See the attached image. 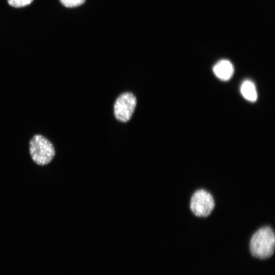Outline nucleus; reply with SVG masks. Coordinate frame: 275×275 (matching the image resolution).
I'll return each instance as SVG.
<instances>
[{
	"mask_svg": "<svg viewBox=\"0 0 275 275\" xmlns=\"http://www.w3.org/2000/svg\"><path fill=\"white\" fill-rule=\"evenodd\" d=\"M29 151L33 160L40 166H45L55 156V149L52 143L40 134L35 135L29 144Z\"/></svg>",
	"mask_w": 275,
	"mask_h": 275,
	"instance_id": "obj_2",
	"label": "nucleus"
},
{
	"mask_svg": "<svg viewBox=\"0 0 275 275\" xmlns=\"http://www.w3.org/2000/svg\"><path fill=\"white\" fill-rule=\"evenodd\" d=\"M274 245L275 237L272 229L264 226L253 235L250 241V251L255 257L266 259L273 254Z\"/></svg>",
	"mask_w": 275,
	"mask_h": 275,
	"instance_id": "obj_1",
	"label": "nucleus"
},
{
	"mask_svg": "<svg viewBox=\"0 0 275 275\" xmlns=\"http://www.w3.org/2000/svg\"><path fill=\"white\" fill-rule=\"evenodd\" d=\"M136 104V100L131 93L125 92L116 99L114 106L116 118L119 121L126 122L131 118Z\"/></svg>",
	"mask_w": 275,
	"mask_h": 275,
	"instance_id": "obj_4",
	"label": "nucleus"
},
{
	"mask_svg": "<svg viewBox=\"0 0 275 275\" xmlns=\"http://www.w3.org/2000/svg\"><path fill=\"white\" fill-rule=\"evenodd\" d=\"M215 206L212 195L204 189L196 190L190 201V209L198 217H207L210 214Z\"/></svg>",
	"mask_w": 275,
	"mask_h": 275,
	"instance_id": "obj_3",
	"label": "nucleus"
},
{
	"mask_svg": "<svg viewBox=\"0 0 275 275\" xmlns=\"http://www.w3.org/2000/svg\"><path fill=\"white\" fill-rule=\"evenodd\" d=\"M242 96L248 100L254 102L257 100V93L254 84L251 80L243 82L240 87Z\"/></svg>",
	"mask_w": 275,
	"mask_h": 275,
	"instance_id": "obj_6",
	"label": "nucleus"
},
{
	"mask_svg": "<svg viewBox=\"0 0 275 275\" xmlns=\"http://www.w3.org/2000/svg\"><path fill=\"white\" fill-rule=\"evenodd\" d=\"M85 0H60L61 3L64 6L72 8L78 6L84 3Z\"/></svg>",
	"mask_w": 275,
	"mask_h": 275,
	"instance_id": "obj_8",
	"label": "nucleus"
},
{
	"mask_svg": "<svg viewBox=\"0 0 275 275\" xmlns=\"http://www.w3.org/2000/svg\"><path fill=\"white\" fill-rule=\"evenodd\" d=\"M33 0H7L9 5L15 8L24 7L30 5Z\"/></svg>",
	"mask_w": 275,
	"mask_h": 275,
	"instance_id": "obj_7",
	"label": "nucleus"
},
{
	"mask_svg": "<svg viewBox=\"0 0 275 275\" xmlns=\"http://www.w3.org/2000/svg\"><path fill=\"white\" fill-rule=\"evenodd\" d=\"M213 71L217 77L222 80L230 79L234 73L232 63L227 60H222L215 64Z\"/></svg>",
	"mask_w": 275,
	"mask_h": 275,
	"instance_id": "obj_5",
	"label": "nucleus"
}]
</instances>
